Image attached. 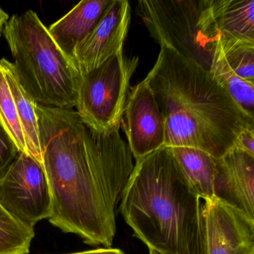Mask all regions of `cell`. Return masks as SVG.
<instances>
[{
  "instance_id": "3957f363",
  "label": "cell",
  "mask_w": 254,
  "mask_h": 254,
  "mask_svg": "<svg viewBox=\"0 0 254 254\" xmlns=\"http://www.w3.org/2000/svg\"><path fill=\"white\" fill-rule=\"evenodd\" d=\"M120 196V212L133 235L161 254H194L200 199L169 147L136 160Z\"/></svg>"
},
{
  "instance_id": "8992f818",
  "label": "cell",
  "mask_w": 254,
  "mask_h": 254,
  "mask_svg": "<svg viewBox=\"0 0 254 254\" xmlns=\"http://www.w3.org/2000/svg\"><path fill=\"white\" fill-rule=\"evenodd\" d=\"M137 65L138 58L127 59L122 50L81 75L75 108L86 126L104 131L122 123L130 80Z\"/></svg>"
},
{
  "instance_id": "ac0fdd59",
  "label": "cell",
  "mask_w": 254,
  "mask_h": 254,
  "mask_svg": "<svg viewBox=\"0 0 254 254\" xmlns=\"http://www.w3.org/2000/svg\"><path fill=\"white\" fill-rule=\"evenodd\" d=\"M216 43L228 67L239 78L254 84V42L218 38Z\"/></svg>"
},
{
  "instance_id": "9a60e30c",
  "label": "cell",
  "mask_w": 254,
  "mask_h": 254,
  "mask_svg": "<svg viewBox=\"0 0 254 254\" xmlns=\"http://www.w3.org/2000/svg\"><path fill=\"white\" fill-rule=\"evenodd\" d=\"M169 148L199 198L203 200L214 198L216 157L196 148Z\"/></svg>"
},
{
  "instance_id": "cb8c5ba5",
  "label": "cell",
  "mask_w": 254,
  "mask_h": 254,
  "mask_svg": "<svg viewBox=\"0 0 254 254\" xmlns=\"http://www.w3.org/2000/svg\"><path fill=\"white\" fill-rule=\"evenodd\" d=\"M194 254H204V251H203V239H202L201 229H200V226L198 240H197V245H196L195 249H194Z\"/></svg>"
},
{
  "instance_id": "d4e9b609",
  "label": "cell",
  "mask_w": 254,
  "mask_h": 254,
  "mask_svg": "<svg viewBox=\"0 0 254 254\" xmlns=\"http://www.w3.org/2000/svg\"><path fill=\"white\" fill-rule=\"evenodd\" d=\"M149 254H161L154 250L149 249Z\"/></svg>"
},
{
  "instance_id": "7402d4cb",
  "label": "cell",
  "mask_w": 254,
  "mask_h": 254,
  "mask_svg": "<svg viewBox=\"0 0 254 254\" xmlns=\"http://www.w3.org/2000/svg\"><path fill=\"white\" fill-rule=\"evenodd\" d=\"M66 254H125V253L118 248H103Z\"/></svg>"
},
{
  "instance_id": "e0dca14e",
  "label": "cell",
  "mask_w": 254,
  "mask_h": 254,
  "mask_svg": "<svg viewBox=\"0 0 254 254\" xmlns=\"http://www.w3.org/2000/svg\"><path fill=\"white\" fill-rule=\"evenodd\" d=\"M34 228L11 215L0 202V254H29Z\"/></svg>"
},
{
  "instance_id": "d6986e66",
  "label": "cell",
  "mask_w": 254,
  "mask_h": 254,
  "mask_svg": "<svg viewBox=\"0 0 254 254\" xmlns=\"http://www.w3.org/2000/svg\"><path fill=\"white\" fill-rule=\"evenodd\" d=\"M0 123L3 126L19 151L28 154L23 129L19 120L14 98L8 87L3 69L0 65Z\"/></svg>"
},
{
  "instance_id": "603a6c76",
  "label": "cell",
  "mask_w": 254,
  "mask_h": 254,
  "mask_svg": "<svg viewBox=\"0 0 254 254\" xmlns=\"http://www.w3.org/2000/svg\"><path fill=\"white\" fill-rule=\"evenodd\" d=\"M8 19H9L8 14L0 7V35H1L4 26H5V23L8 21Z\"/></svg>"
},
{
  "instance_id": "6da1fadb",
  "label": "cell",
  "mask_w": 254,
  "mask_h": 254,
  "mask_svg": "<svg viewBox=\"0 0 254 254\" xmlns=\"http://www.w3.org/2000/svg\"><path fill=\"white\" fill-rule=\"evenodd\" d=\"M43 166L52 195L49 221L90 245L111 248L116 206L133 169L120 134L86 126L73 109L35 105Z\"/></svg>"
},
{
  "instance_id": "5b68a950",
  "label": "cell",
  "mask_w": 254,
  "mask_h": 254,
  "mask_svg": "<svg viewBox=\"0 0 254 254\" xmlns=\"http://www.w3.org/2000/svg\"><path fill=\"white\" fill-rule=\"evenodd\" d=\"M204 0H141L136 12L160 44L210 71L216 42L202 29Z\"/></svg>"
},
{
  "instance_id": "277c9868",
  "label": "cell",
  "mask_w": 254,
  "mask_h": 254,
  "mask_svg": "<svg viewBox=\"0 0 254 254\" xmlns=\"http://www.w3.org/2000/svg\"><path fill=\"white\" fill-rule=\"evenodd\" d=\"M20 84L37 104L72 109L81 75L58 47L38 14L28 10L8 19L2 30Z\"/></svg>"
},
{
  "instance_id": "44dd1931",
  "label": "cell",
  "mask_w": 254,
  "mask_h": 254,
  "mask_svg": "<svg viewBox=\"0 0 254 254\" xmlns=\"http://www.w3.org/2000/svg\"><path fill=\"white\" fill-rule=\"evenodd\" d=\"M234 148L254 156V126L245 129L238 136Z\"/></svg>"
},
{
  "instance_id": "7c38bea8",
  "label": "cell",
  "mask_w": 254,
  "mask_h": 254,
  "mask_svg": "<svg viewBox=\"0 0 254 254\" xmlns=\"http://www.w3.org/2000/svg\"><path fill=\"white\" fill-rule=\"evenodd\" d=\"M205 33L254 42V0H204L200 18Z\"/></svg>"
},
{
  "instance_id": "ba28073f",
  "label": "cell",
  "mask_w": 254,
  "mask_h": 254,
  "mask_svg": "<svg viewBox=\"0 0 254 254\" xmlns=\"http://www.w3.org/2000/svg\"><path fill=\"white\" fill-rule=\"evenodd\" d=\"M204 254H254V220L218 199L200 203Z\"/></svg>"
},
{
  "instance_id": "5bb4252c",
  "label": "cell",
  "mask_w": 254,
  "mask_h": 254,
  "mask_svg": "<svg viewBox=\"0 0 254 254\" xmlns=\"http://www.w3.org/2000/svg\"><path fill=\"white\" fill-rule=\"evenodd\" d=\"M8 87L14 98L20 125L23 129L28 154L43 164L39 127L35 105L20 84L14 64L5 59L0 60Z\"/></svg>"
},
{
  "instance_id": "ffe728a7",
  "label": "cell",
  "mask_w": 254,
  "mask_h": 254,
  "mask_svg": "<svg viewBox=\"0 0 254 254\" xmlns=\"http://www.w3.org/2000/svg\"><path fill=\"white\" fill-rule=\"evenodd\" d=\"M18 154L17 145L0 123V178L5 175Z\"/></svg>"
},
{
  "instance_id": "52a82bcc",
  "label": "cell",
  "mask_w": 254,
  "mask_h": 254,
  "mask_svg": "<svg viewBox=\"0 0 254 254\" xmlns=\"http://www.w3.org/2000/svg\"><path fill=\"white\" fill-rule=\"evenodd\" d=\"M0 202L16 218L34 228L52 213V195L42 163L19 151L0 178Z\"/></svg>"
},
{
  "instance_id": "30bf717a",
  "label": "cell",
  "mask_w": 254,
  "mask_h": 254,
  "mask_svg": "<svg viewBox=\"0 0 254 254\" xmlns=\"http://www.w3.org/2000/svg\"><path fill=\"white\" fill-rule=\"evenodd\" d=\"M130 20L129 2L112 0L94 30L74 50L73 62L81 75L99 67L123 50Z\"/></svg>"
},
{
  "instance_id": "8fae6325",
  "label": "cell",
  "mask_w": 254,
  "mask_h": 254,
  "mask_svg": "<svg viewBox=\"0 0 254 254\" xmlns=\"http://www.w3.org/2000/svg\"><path fill=\"white\" fill-rule=\"evenodd\" d=\"M214 197L254 220V156L233 148L215 160Z\"/></svg>"
},
{
  "instance_id": "2e32d148",
  "label": "cell",
  "mask_w": 254,
  "mask_h": 254,
  "mask_svg": "<svg viewBox=\"0 0 254 254\" xmlns=\"http://www.w3.org/2000/svg\"><path fill=\"white\" fill-rule=\"evenodd\" d=\"M209 73L241 109L254 118V84L239 78L228 67L217 43L215 58Z\"/></svg>"
},
{
  "instance_id": "9c48e42d",
  "label": "cell",
  "mask_w": 254,
  "mask_h": 254,
  "mask_svg": "<svg viewBox=\"0 0 254 254\" xmlns=\"http://www.w3.org/2000/svg\"><path fill=\"white\" fill-rule=\"evenodd\" d=\"M123 115L127 145L136 160L165 146L166 120L145 79L132 87Z\"/></svg>"
},
{
  "instance_id": "7a4b0ae2",
  "label": "cell",
  "mask_w": 254,
  "mask_h": 254,
  "mask_svg": "<svg viewBox=\"0 0 254 254\" xmlns=\"http://www.w3.org/2000/svg\"><path fill=\"white\" fill-rule=\"evenodd\" d=\"M145 80L166 120L165 146L196 148L219 158L254 126V118L209 71L168 47H161Z\"/></svg>"
},
{
  "instance_id": "4fadbf2b",
  "label": "cell",
  "mask_w": 254,
  "mask_h": 254,
  "mask_svg": "<svg viewBox=\"0 0 254 254\" xmlns=\"http://www.w3.org/2000/svg\"><path fill=\"white\" fill-rule=\"evenodd\" d=\"M112 0H84L49 28L58 47L73 61L75 47L94 30Z\"/></svg>"
}]
</instances>
